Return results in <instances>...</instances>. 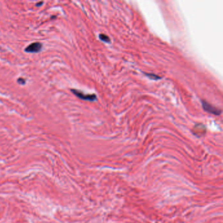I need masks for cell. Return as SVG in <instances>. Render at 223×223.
I'll list each match as a JSON object with an SVG mask.
<instances>
[{
  "instance_id": "1",
  "label": "cell",
  "mask_w": 223,
  "mask_h": 223,
  "mask_svg": "<svg viewBox=\"0 0 223 223\" xmlns=\"http://www.w3.org/2000/svg\"><path fill=\"white\" fill-rule=\"evenodd\" d=\"M71 91L73 92L74 95L76 96L77 97H78L79 98L83 100L92 102H95V101L97 100V96L95 94H87L83 93V92L77 90V89H71Z\"/></svg>"
},
{
  "instance_id": "2",
  "label": "cell",
  "mask_w": 223,
  "mask_h": 223,
  "mask_svg": "<svg viewBox=\"0 0 223 223\" xmlns=\"http://www.w3.org/2000/svg\"><path fill=\"white\" fill-rule=\"evenodd\" d=\"M201 102L203 110L207 112L208 113L212 114L215 116H219L222 113V111L220 109H218L216 107L213 106V105L210 104L209 103H208L205 100H201Z\"/></svg>"
},
{
  "instance_id": "3",
  "label": "cell",
  "mask_w": 223,
  "mask_h": 223,
  "mask_svg": "<svg viewBox=\"0 0 223 223\" xmlns=\"http://www.w3.org/2000/svg\"><path fill=\"white\" fill-rule=\"evenodd\" d=\"M42 49V44L39 42L31 43L25 48V51L28 53H36L40 52Z\"/></svg>"
},
{
  "instance_id": "4",
  "label": "cell",
  "mask_w": 223,
  "mask_h": 223,
  "mask_svg": "<svg viewBox=\"0 0 223 223\" xmlns=\"http://www.w3.org/2000/svg\"><path fill=\"white\" fill-rule=\"evenodd\" d=\"M192 132L195 135L201 137L206 133V128L202 124H197L192 129Z\"/></svg>"
},
{
  "instance_id": "5",
  "label": "cell",
  "mask_w": 223,
  "mask_h": 223,
  "mask_svg": "<svg viewBox=\"0 0 223 223\" xmlns=\"http://www.w3.org/2000/svg\"><path fill=\"white\" fill-rule=\"evenodd\" d=\"M145 75H146V77L149 78L151 80H154V81H158V80H160L161 79V77L160 76H158V75H156V74H153V73H144Z\"/></svg>"
},
{
  "instance_id": "6",
  "label": "cell",
  "mask_w": 223,
  "mask_h": 223,
  "mask_svg": "<svg viewBox=\"0 0 223 223\" xmlns=\"http://www.w3.org/2000/svg\"><path fill=\"white\" fill-rule=\"evenodd\" d=\"M99 38H100V40L105 42V43H109L110 42H111V39L109 37V36H107V35L104 34V33H100V35H99Z\"/></svg>"
},
{
  "instance_id": "7",
  "label": "cell",
  "mask_w": 223,
  "mask_h": 223,
  "mask_svg": "<svg viewBox=\"0 0 223 223\" xmlns=\"http://www.w3.org/2000/svg\"><path fill=\"white\" fill-rule=\"evenodd\" d=\"M18 83L20 85H24L26 83V80L24 78H19L18 79Z\"/></svg>"
},
{
  "instance_id": "8",
  "label": "cell",
  "mask_w": 223,
  "mask_h": 223,
  "mask_svg": "<svg viewBox=\"0 0 223 223\" xmlns=\"http://www.w3.org/2000/svg\"><path fill=\"white\" fill-rule=\"evenodd\" d=\"M43 4V2H40L39 4H36V6H41L40 5H42V4Z\"/></svg>"
}]
</instances>
